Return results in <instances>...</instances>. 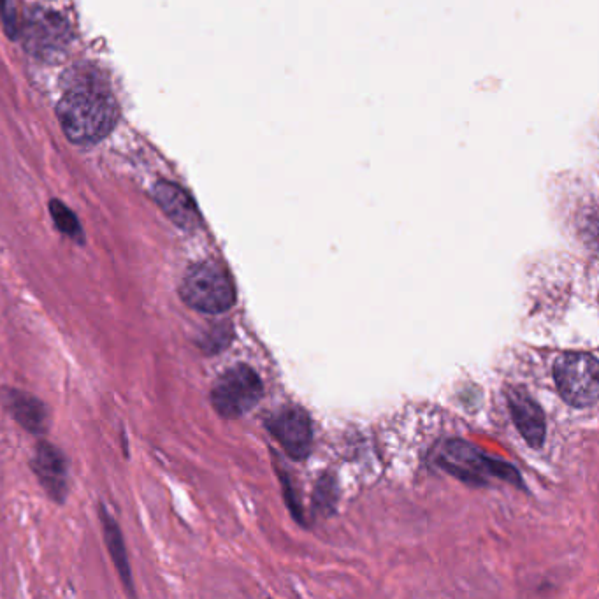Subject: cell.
Instances as JSON below:
<instances>
[{
    "instance_id": "14",
    "label": "cell",
    "mask_w": 599,
    "mask_h": 599,
    "mask_svg": "<svg viewBox=\"0 0 599 599\" xmlns=\"http://www.w3.org/2000/svg\"><path fill=\"white\" fill-rule=\"evenodd\" d=\"M229 340H231V331H227L225 327H213L204 334L201 348L208 354H215L218 350L227 347Z\"/></svg>"
},
{
    "instance_id": "1",
    "label": "cell",
    "mask_w": 599,
    "mask_h": 599,
    "mask_svg": "<svg viewBox=\"0 0 599 599\" xmlns=\"http://www.w3.org/2000/svg\"><path fill=\"white\" fill-rule=\"evenodd\" d=\"M120 108L108 85L94 73L71 74L57 106V118L65 138L74 145L101 143L118 123Z\"/></svg>"
},
{
    "instance_id": "6",
    "label": "cell",
    "mask_w": 599,
    "mask_h": 599,
    "mask_svg": "<svg viewBox=\"0 0 599 599\" xmlns=\"http://www.w3.org/2000/svg\"><path fill=\"white\" fill-rule=\"evenodd\" d=\"M268 427L290 457H294L296 461H303L308 457L313 433L308 413L299 406H287L276 412L268 420Z\"/></svg>"
},
{
    "instance_id": "13",
    "label": "cell",
    "mask_w": 599,
    "mask_h": 599,
    "mask_svg": "<svg viewBox=\"0 0 599 599\" xmlns=\"http://www.w3.org/2000/svg\"><path fill=\"white\" fill-rule=\"evenodd\" d=\"M50 213L58 231L65 234L67 238L73 239L76 243H80V245L85 243V232H83V227H81L76 213L71 208H67L62 201L53 199L50 203Z\"/></svg>"
},
{
    "instance_id": "8",
    "label": "cell",
    "mask_w": 599,
    "mask_h": 599,
    "mask_svg": "<svg viewBox=\"0 0 599 599\" xmlns=\"http://www.w3.org/2000/svg\"><path fill=\"white\" fill-rule=\"evenodd\" d=\"M445 464L457 475L470 477L471 480H478V477H482V475L503 477L512 482H515V478H517V471L513 470L512 466L492 461L482 452H478L477 448L470 447L468 443H461V441H454L448 445Z\"/></svg>"
},
{
    "instance_id": "12",
    "label": "cell",
    "mask_w": 599,
    "mask_h": 599,
    "mask_svg": "<svg viewBox=\"0 0 599 599\" xmlns=\"http://www.w3.org/2000/svg\"><path fill=\"white\" fill-rule=\"evenodd\" d=\"M99 513H101L102 527H104L106 547H108L109 554L113 557V563H115L116 570H118V575L122 578L123 585H125V589H127L130 596H136L134 585H132V575H130L129 557H127V549H125V543H123L120 526L109 515L108 510L104 506L99 508Z\"/></svg>"
},
{
    "instance_id": "7",
    "label": "cell",
    "mask_w": 599,
    "mask_h": 599,
    "mask_svg": "<svg viewBox=\"0 0 599 599\" xmlns=\"http://www.w3.org/2000/svg\"><path fill=\"white\" fill-rule=\"evenodd\" d=\"M39 484L55 503H64L69 494V464L60 448L41 441L30 461Z\"/></svg>"
},
{
    "instance_id": "2",
    "label": "cell",
    "mask_w": 599,
    "mask_h": 599,
    "mask_svg": "<svg viewBox=\"0 0 599 599\" xmlns=\"http://www.w3.org/2000/svg\"><path fill=\"white\" fill-rule=\"evenodd\" d=\"M180 296L192 310L220 315L236 303V289L227 269L215 260L197 262L187 269L180 285Z\"/></svg>"
},
{
    "instance_id": "10",
    "label": "cell",
    "mask_w": 599,
    "mask_h": 599,
    "mask_svg": "<svg viewBox=\"0 0 599 599\" xmlns=\"http://www.w3.org/2000/svg\"><path fill=\"white\" fill-rule=\"evenodd\" d=\"M2 405L20 426L32 434H46L50 412L39 397L20 389L2 390Z\"/></svg>"
},
{
    "instance_id": "4",
    "label": "cell",
    "mask_w": 599,
    "mask_h": 599,
    "mask_svg": "<svg viewBox=\"0 0 599 599\" xmlns=\"http://www.w3.org/2000/svg\"><path fill=\"white\" fill-rule=\"evenodd\" d=\"M554 378L564 401L575 408H587L598 401V361L591 354L571 352L554 364Z\"/></svg>"
},
{
    "instance_id": "5",
    "label": "cell",
    "mask_w": 599,
    "mask_h": 599,
    "mask_svg": "<svg viewBox=\"0 0 599 599\" xmlns=\"http://www.w3.org/2000/svg\"><path fill=\"white\" fill-rule=\"evenodd\" d=\"M25 50L41 60H60L71 43V29L60 15L46 9L32 11L23 23Z\"/></svg>"
},
{
    "instance_id": "11",
    "label": "cell",
    "mask_w": 599,
    "mask_h": 599,
    "mask_svg": "<svg viewBox=\"0 0 599 599\" xmlns=\"http://www.w3.org/2000/svg\"><path fill=\"white\" fill-rule=\"evenodd\" d=\"M508 406L522 438L533 448L542 447L545 441V415L535 399L522 387H517L508 390Z\"/></svg>"
},
{
    "instance_id": "9",
    "label": "cell",
    "mask_w": 599,
    "mask_h": 599,
    "mask_svg": "<svg viewBox=\"0 0 599 599\" xmlns=\"http://www.w3.org/2000/svg\"><path fill=\"white\" fill-rule=\"evenodd\" d=\"M153 199L171 222L183 231H195L201 225V215L194 199L173 181L160 180L153 185Z\"/></svg>"
},
{
    "instance_id": "15",
    "label": "cell",
    "mask_w": 599,
    "mask_h": 599,
    "mask_svg": "<svg viewBox=\"0 0 599 599\" xmlns=\"http://www.w3.org/2000/svg\"><path fill=\"white\" fill-rule=\"evenodd\" d=\"M6 6H8V0H0V13H2V16L6 15Z\"/></svg>"
},
{
    "instance_id": "3",
    "label": "cell",
    "mask_w": 599,
    "mask_h": 599,
    "mask_svg": "<svg viewBox=\"0 0 599 599\" xmlns=\"http://www.w3.org/2000/svg\"><path fill=\"white\" fill-rule=\"evenodd\" d=\"M264 394L259 375L246 364L227 369L211 390V405L224 419H238L250 412Z\"/></svg>"
}]
</instances>
